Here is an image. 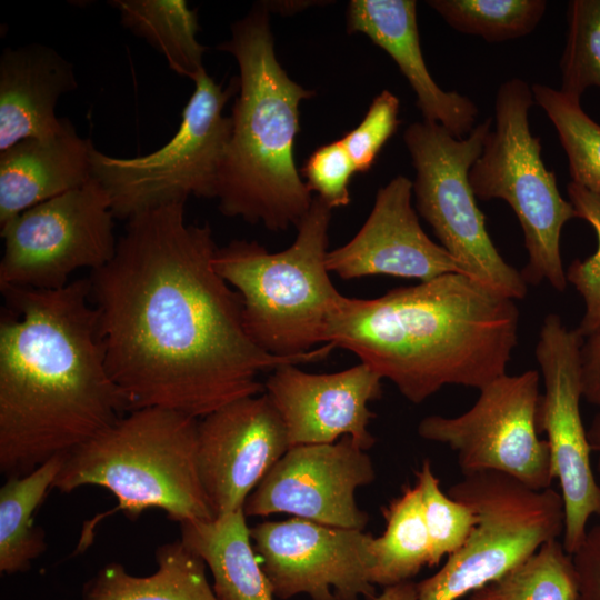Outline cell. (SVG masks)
I'll list each match as a JSON object with an SVG mask.
<instances>
[{"mask_svg":"<svg viewBox=\"0 0 600 600\" xmlns=\"http://www.w3.org/2000/svg\"><path fill=\"white\" fill-rule=\"evenodd\" d=\"M531 90L556 128L572 182L600 198V124L582 110L580 99L540 83Z\"/></svg>","mask_w":600,"mask_h":600,"instance_id":"83f0119b","label":"cell"},{"mask_svg":"<svg viewBox=\"0 0 600 600\" xmlns=\"http://www.w3.org/2000/svg\"><path fill=\"white\" fill-rule=\"evenodd\" d=\"M539 383L537 370L506 373L480 389L468 411L423 418L418 434L453 450L462 474L494 471L532 489L550 488L556 478L548 442L539 437Z\"/></svg>","mask_w":600,"mask_h":600,"instance_id":"7c38bea8","label":"cell"},{"mask_svg":"<svg viewBox=\"0 0 600 600\" xmlns=\"http://www.w3.org/2000/svg\"><path fill=\"white\" fill-rule=\"evenodd\" d=\"M0 290V472L10 478L69 453L130 407L107 368L89 278Z\"/></svg>","mask_w":600,"mask_h":600,"instance_id":"7a4b0ae2","label":"cell"},{"mask_svg":"<svg viewBox=\"0 0 600 600\" xmlns=\"http://www.w3.org/2000/svg\"><path fill=\"white\" fill-rule=\"evenodd\" d=\"M469 600H578L572 556L562 541L550 540L512 570L472 592Z\"/></svg>","mask_w":600,"mask_h":600,"instance_id":"4316f807","label":"cell"},{"mask_svg":"<svg viewBox=\"0 0 600 600\" xmlns=\"http://www.w3.org/2000/svg\"><path fill=\"white\" fill-rule=\"evenodd\" d=\"M491 126L488 118L459 139L436 122L410 124L403 139L416 170L412 191L419 213L462 274L521 300L528 284L492 242L469 181Z\"/></svg>","mask_w":600,"mask_h":600,"instance_id":"30bf717a","label":"cell"},{"mask_svg":"<svg viewBox=\"0 0 600 600\" xmlns=\"http://www.w3.org/2000/svg\"><path fill=\"white\" fill-rule=\"evenodd\" d=\"M330 219L331 208L317 197L286 250L269 252L247 240L217 249L214 268L241 297L248 336L270 354L299 356L326 343L342 298L326 264Z\"/></svg>","mask_w":600,"mask_h":600,"instance_id":"8992f818","label":"cell"},{"mask_svg":"<svg viewBox=\"0 0 600 600\" xmlns=\"http://www.w3.org/2000/svg\"><path fill=\"white\" fill-rule=\"evenodd\" d=\"M462 476L448 494L469 506L477 523L441 569L416 582L417 600H458L471 594L563 534V500L551 487L532 489L494 471Z\"/></svg>","mask_w":600,"mask_h":600,"instance_id":"ba28073f","label":"cell"},{"mask_svg":"<svg viewBox=\"0 0 600 600\" xmlns=\"http://www.w3.org/2000/svg\"><path fill=\"white\" fill-rule=\"evenodd\" d=\"M302 172L309 190L331 209L350 202L349 183L357 169L340 139L317 148Z\"/></svg>","mask_w":600,"mask_h":600,"instance_id":"836d02e7","label":"cell"},{"mask_svg":"<svg viewBox=\"0 0 600 600\" xmlns=\"http://www.w3.org/2000/svg\"><path fill=\"white\" fill-rule=\"evenodd\" d=\"M77 86L73 66L53 48H6L0 56V152L63 132L71 122L57 117L56 106Z\"/></svg>","mask_w":600,"mask_h":600,"instance_id":"ffe728a7","label":"cell"},{"mask_svg":"<svg viewBox=\"0 0 600 600\" xmlns=\"http://www.w3.org/2000/svg\"><path fill=\"white\" fill-rule=\"evenodd\" d=\"M90 139L71 123L48 138H30L0 152V227L92 178Z\"/></svg>","mask_w":600,"mask_h":600,"instance_id":"44dd1931","label":"cell"},{"mask_svg":"<svg viewBox=\"0 0 600 600\" xmlns=\"http://www.w3.org/2000/svg\"><path fill=\"white\" fill-rule=\"evenodd\" d=\"M218 49L239 67L232 131L216 192L219 209L271 231L297 227L313 198L299 176L293 144L300 102L313 92L279 63L266 4L236 21Z\"/></svg>","mask_w":600,"mask_h":600,"instance_id":"277c9868","label":"cell"},{"mask_svg":"<svg viewBox=\"0 0 600 600\" xmlns=\"http://www.w3.org/2000/svg\"><path fill=\"white\" fill-rule=\"evenodd\" d=\"M534 103L531 87L520 78L499 87L496 127L470 169L469 181L477 199H502L517 216L529 257L521 272L527 284L546 280L563 291L568 282L561 231L578 213L561 196L554 172L543 163L540 139L531 133L528 114Z\"/></svg>","mask_w":600,"mask_h":600,"instance_id":"52a82bcc","label":"cell"},{"mask_svg":"<svg viewBox=\"0 0 600 600\" xmlns=\"http://www.w3.org/2000/svg\"><path fill=\"white\" fill-rule=\"evenodd\" d=\"M121 24L161 53L180 77L194 80L204 70L207 50L198 38L197 11L184 0H111Z\"/></svg>","mask_w":600,"mask_h":600,"instance_id":"cb8c5ba5","label":"cell"},{"mask_svg":"<svg viewBox=\"0 0 600 600\" xmlns=\"http://www.w3.org/2000/svg\"><path fill=\"white\" fill-rule=\"evenodd\" d=\"M376 478L372 459L353 438L300 444L274 463L247 498V517L287 513L321 524L363 530L369 516L356 501Z\"/></svg>","mask_w":600,"mask_h":600,"instance_id":"9a60e30c","label":"cell"},{"mask_svg":"<svg viewBox=\"0 0 600 600\" xmlns=\"http://www.w3.org/2000/svg\"><path fill=\"white\" fill-rule=\"evenodd\" d=\"M567 191L578 218L592 227L598 240L594 253L572 261L566 271L567 282L574 287L584 303L583 316L576 329L584 339L600 331V198L572 181Z\"/></svg>","mask_w":600,"mask_h":600,"instance_id":"1f68e13d","label":"cell"},{"mask_svg":"<svg viewBox=\"0 0 600 600\" xmlns=\"http://www.w3.org/2000/svg\"><path fill=\"white\" fill-rule=\"evenodd\" d=\"M417 583L406 581L383 588V591L373 600H417Z\"/></svg>","mask_w":600,"mask_h":600,"instance_id":"8d00e7d4","label":"cell"},{"mask_svg":"<svg viewBox=\"0 0 600 600\" xmlns=\"http://www.w3.org/2000/svg\"><path fill=\"white\" fill-rule=\"evenodd\" d=\"M518 329L513 299L454 272L374 299L342 296L326 343L351 351L421 403L444 386L480 390L506 374Z\"/></svg>","mask_w":600,"mask_h":600,"instance_id":"3957f363","label":"cell"},{"mask_svg":"<svg viewBox=\"0 0 600 600\" xmlns=\"http://www.w3.org/2000/svg\"><path fill=\"white\" fill-rule=\"evenodd\" d=\"M583 338L561 318L543 319L536 358L543 379L538 428L547 434L554 478L564 507L563 548L573 554L587 534V524L600 516V486L591 466V448L583 424L580 349Z\"/></svg>","mask_w":600,"mask_h":600,"instance_id":"4fadbf2b","label":"cell"},{"mask_svg":"<svg viewBox=\"0 0 600 600\" xmlns=\"http://www.w3.org/2000/svg\"><path fill=\"white\" fill-rule=\"evenodd\" d=\"M243 509L180 522L182 543L209 568L219 600H273Z\"/></svg>","mask_w":600,"mask_h":600,"instance_id":"7402d4cb","label":"cell"},{"mask_svg":"<svg viewBox=\"0 0 600 600\" xmlns=\"http://www.w3.org/2000/svg\"><path fill=\"white\" fill-rule=\"evenodd\" d=\"M572 556L578 580V600H600V523L587 534Z\"/></svg>","mask_w":600,"mask_h":600,"instance_id":"e575fe53","label":"cell"},{"mask_svg":"<svg viewBox=\"0 0 600 600\" xmlns=\"http://www.w3.org/2000/svg\"><path fill=\"white\" fill-rule=\"evenodd\" d=\"M289 448L284 422L267 393L236 400L201 418L198 471L214 516L243 509Z\"/></svg>","mask_w":600,"mask_h":600,"instance_id":"2e32d148","label":"cell"},{"mask_svg":"<svg viewBox=\"0 0 600 600\" xmlns=\"http://www.w3.org/2000/svg\"><path fill=\"white\" fill-rule=\"evenodd\" d=\"M254 551L274 597L373 600V536L292 517L250 528Z\"/></svg>","mask_w":600,"mask_h":600,"instance_id":"5bb4252c","label":"cell"},{"mask_svg":"<svg viewBox=\"0 0 600 600\" xmlns=\"http://www.w3.org/2000/svg\"><path fill=\"white\" fill-rule=\"evenodd\" d=\"M568 21L560 91L580 99L586 89L600 88V0L570 1Z\"/></svg>","mask_w":600,"mask_h":600,"instance_id":"f546056e","label":"cell"},{"mask_svg":"<svg viewBox=\"0 0 600 600\" xmlns=\"http://www.w3.org/2000/svg\"><path fill=\"white\" fill-rule=\"evenodd\" d=\"M157 570L134 576L117 562L101 568L82 587L83 600H219L204 561L181 540L156 550Z\"/></svg>","mask_w":600,"mask_h":600,"instance_id":"603a6c76","label":"cell"},{"mask_svg":"<svg viewBox=\"0 0 600 600\" xmlns=\"http://www.w3.org/2000/svg\"><path fill=\"white\" fill-rule=\"evenodd\" d=\"M198 424L170 409L132 410L67 453L53 488L102 487L133 518L157 508L179 523L212 519L198 471Z\"/></svg>","mask_w":600,"mask_h":600,"instance_id":"5b68a950","label":"cell"},{"mask_svg":"<svg viewBox=\"0 0 600 600\" xmlns=\"http://www.w3.org/2000/svg\"><path fill=\"white\" fill-rule=\"evenodd\" d=\"M587 433L591 451L597 454V472L600 477V411L593 417Z\"/></svg>","mask_w":600,"mask_h":600,"instance_id":"74e56055","label":"cell"},{"mask_svg":"<svg viewBox=\"0 0 600 600\" xmlns=\"http://www.w3.org/2000/svg\"><path fill=\"white\" fill-rule=\"evenodd\" d=\"M184 204L130 218L113 258L89 280L107 368L130 411L198 419L261 394L260 373L322 361L334 347L292 357L261 350L244 329L240 294L214 268L210 226L187 223Z\"/></svg>","mask_w":600,"mask_h":600,"instance_id":"6da1fadb","label":"cell"},{"mask_svg":"<svg viewBox=\"0 0 600 600\" xmlns=\"http://www.w3.org/2000/svg\"><path fill=\"white\" fill-rule=\"evenodd\" d=\"M399 107V99L383 90L372 100L361 122L340 139L357 172L370 170L382 147L397 130Z\"/></svg>","mask_w":600,"mask_h":600,"instance_id":"d6a6232c","label":"cell"},{"mask_svg":"<svg viewBox=\"0 0 600 600\" xmlns=\"http://www.w3.org/2000/svg\"><path fill=\"white\" fill-rule=\"evenodd\" d=\"M427 3L453 29L489 42L529 34L547 8L544 0H430Z\"/></svg>","mask_w":600,"mask_h":600,"instance_id":"f1b7e54d","label":"cell"},{"mask_svg":"<svg viewBox=\"0 0 600 600\" xmlns=\"http://www.w3.org/2000/svg\"><path fill=\"white\" fill-rule=\"evenodd\" d=\"M580 359L582 398L600 408V331L583 339Z\"/></svg>","mask_w":600,"mask_h":600,"instance_id":"d590c367","label":"cell"},{"mask_svg":"<svg viewBox=\"0 0 600 600\" xmlns=\"http://www.w3.org/2000/svg\"><path fill=\"white\" fill-rule=\"evenodd\" d=\"M349 32L366 34L397 63L411 86L423 119L444 127L456 138L473 128L477 106L457 91H444L424 62L413 0H352L347 11Z\"/></svg>","mask_w":600,"mask_h":600,"instance_id":"d6986e66","label":"cell"},{"mask_svg":"<svg viewBox=\"0 0 600 600\" xmlns=\"http://www.w3.org/2000/svg\"><path fill=\"white\" fill-rule=\"evenodd\" d=\"M412 181L397 176L379 189L357 234L327 253L329 272L343 280L392 276L429 281L462 273L457 261L423 231L411 203Z\"/></svg>","mask_w":600,"mask_h":600,"instance_id":"ac0fdd59","label":"cell"},{"mask_svg":"<svg viewBox=\"0 0 600 600\" xmlns=\"http://www.w3.org/2000/svg\"><path fill=\"white\" fill-rule=\"evenodd\" d=\"M600 517V516H599ZM600 523V522H599Z\"/></svg>","mask_w":600,"mask_h":600,"instance_id":"f35d334b","label":"cell"},{"mask_svg":"<svg viewBox=\"0 0 600 600\" xmlns=\"http://www.w3.org/2000/svg\"><path fill=\"white\" fill-rule=\"evenodd\" d=\"M114 218L93 177L21 212L0 227V288L54 290L69 284L79 269L102 268L117 250Z\"/></svg>","mask_w":600,"mask_h":600,"instance_id":"8fae6325","label":"cell"},{"mask_svg":"<svg viewBox=\"0 0 600 600\" xmlns=\"http://www.w3.org/2000/svg\"><path fill=\"white\" fill-rule=\"evenodd\" d=\"M383 517L386 529L371 542V582L387 588L411 581L423 567H432V558L417 484L406 486L402 493L383 509Z\"/></svg>","mask_w":600,"mask_h":600,"instance_id":"484cf974","label":"cell"},{"mask_svg":"<svg viewBox=\"0 0 600 600\" xmlns=\"http://www.w3.org/2000/svg\"><path fill=\"white\" fill-rule=\"evenodd\" d=\"M276 368L264 383L280 413L290 447L353 438L364 450L374 444L368 430L376 413L369 403L382 396V378L367 363L334 373H309L297 367Z\"/></svg>","mask_w":600,"mask_h":600,"instance_id":"e0dca14e","label":"cell"},{"mask_svg":"<svg viewBox=\"0 0 600 600\" xmlns=\"http://www.w3.org/2000/svg\"><path fill=\"white\" fill-rule=\"evenodd\" d=\"M416 478L434 567L463 544L477 523V516L469 506L442 492L429 460H423Z\"/></svg>","mask_w":600,"mask_h":600,"instance_id":"4dcf8cb0","label":"cell"},{"mask_svg":"<svg viewBox=\"0 0 600 600\" xmlns=\"http://www.w3.org/2000/svg\"><path fill=\"white\" fill-rule=\"evenodd\" d=\"M182 110L173 137L144 156L114 157L96 147L92 177L106 190L116 218L127 219L189 196L216 198L218 179L232 131L223 108L238 82L228 88L204 70Z\"/></svg>","mask_w":600,"mask_h":600,"instance_id":"9c48e42d","label":"cell"},{"mask_svg":"<svg viewBox=\"0 0 600 600\" xmlns=\"http://www.w3.org/2000/svg\"><path fill=\"white\" fill-rule=\"evenodd\" d=\"M67 454H59L36 470L10 477L0 489V572H24L46 551L44 533L33 514L61 471Z\"/></svg>","mask_w":600,"mask_h":600,"instance_id":"d4e9b609","label":"cell"}]
</instances>
